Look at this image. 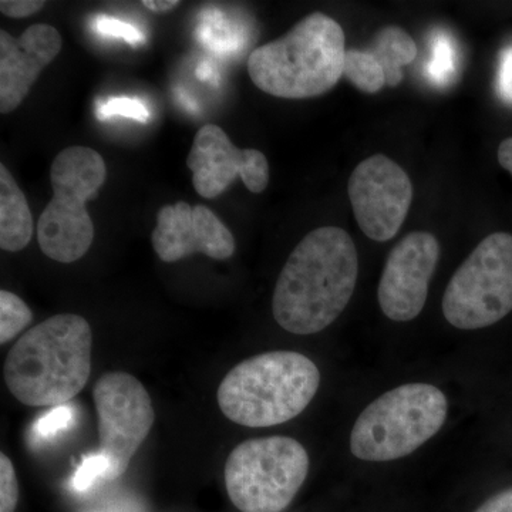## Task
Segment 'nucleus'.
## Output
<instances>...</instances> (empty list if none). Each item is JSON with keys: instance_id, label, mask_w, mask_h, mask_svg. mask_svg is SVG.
<instances>
[{"instance_id": "obj_1", "label": "nucleus", "mask_w": 512, "mask_h": 512, "mask_svg": "<svg viewBox=\"0 0 512 512\" xmlns=\"http://www.w3.org/2000/svg\"><path fill=\"white\" fill-rule=\"evenodd\" d=\"M359 275V256L345 229L322 227L299 242L276 282L272 312L293 335H315L349 305Z\"/></svg>"}, {"instance_id": "obj_2", "label": "nucleus", "mask_w": 512, "mask_h": 512, "mask_svg": "<svg viewBox=\"0 0 512 512\" xmlns=\"http://www.w3.org/2000/svg\"><path fill=\"white\" fill-rule=\"evenodd\" d=\"M92 348L93 332L86 319L74 313L52 316L9 350L6 386L26 406H63L89 382Z\"/></svg>"}, {"instance_id": "obj_3", "label": "nucleus", "mask_w": 512, "mask_h": 512, "mask_svg": "<svg viewBox=\"0 0 512 512\" xmlns=\"http://www.w3.org/2000/svg\"><path fill=\"white\" fill-rule=\"evenodd\" d=\"M345 56L342 26L323 13H312L281 39L254 50L248 73L255 86L271 96L311 99L338 84Z\"/></svg>"}, {"instance_id": "obj_4", "label": "nucleus", "mask_w": 512, "mask_h": 512, "mask_svg": "<svg viewBox=\"0 0 512 512\" xmlns=\"http://www.w3.org/2000/svg\"><path fill=\"white\" fill-rule=\"evenodd\" d=\"M320 386L318 366L302 353L275 350L235 366L218 387L227 419L251 429L279 426L311 404Z\"/></svg>"}, {"instance_id": "obj_5", "label": "nucleus", "mask_w": 512, "mask_h": 512, "mask_svg": "<svg viewBox=\"0 0 512 512\" xmlns=\"http://www.w3.org/2000/svg\"><path fill=\"white\" fill-rule=\"evenodd\" d=\"M448 400L429 383L402 384L377 397L357 417L350 451L359 460L387 463L414 453L446 423Z\"/></svg>"}, {"instance_id": "obj_6", "label": "nucleus", "mask_w": 512, "mask_h": 512, "mask_svg": "<svg viewBox=\"0 0 512 512\" xmlns=\"http://www.w3.org/2000/svg\"><path fill=\"white\" fill-rule=\"evenodd\" d=\"M106 177V163L92 148L74 146L57 154L50 167L53 198L37 222L43 254L60 264H72L87 254L94 225L86 202L96 197Z\"/></svg>"}, {"instance_id": "obj_7", "label": "nucleus", "mask_w": 512, "mask_h": 512, "mask_svg": "<svg viewBox=\"0 0 512 512\" xmlns=\"http://www.w3.org/2000/svg\"><path fill=\"white\" fill-rule=\"evenodd\" d=\"M308 451L291 437L272 436L238 444L225 463L229 500L242 512H282L308 477Z\"/></svg>"}, {"instance_id": "obj_8", "label": "nucleus", "mask_w": 512, "mask_h": 512, "mask_svg": "<svg viewBox=\"0 0 512 512\" xmlns=\"http://www.w3.org/2000/svg\"><path fill=\"white\" fill-rule=\"evenodd\" d=\"M512 312V235L495 232L478 244L448 282L444 318L454 328H488Z\"/></svg>"}, {"instance_id": "obj_9", "label": "nucleus", "mask_w": 512, "mask_h": 512, "mask_svg": "<svg viewBox=\"0 0 512 512\" xmlns=\"http://www.w3.org/2000/svg\"><path fill=\"white\" fill-rule=\"evenodd\" d=\"M93 400L100 440L96 471L106 480H116L153 429V400L143 383L126 372L101 376L94 384Z\"/></svg>"}, {"instance_id": "obj_10", "label": "nucleus", "mask_w": 512, "mask_h": 512, "mask_svg": "<svg viewBox=\"0 0 512 512\" xmlns=\"http://www.w3.org/2000/svg\"><path fill=\"white\" fill-rule=\"evenodd\" d=\"M348 194L360 229L373 241L386 242L406 220L413 185L399 164L376 154L357 165L350 175Z\"/></svg>"}, {"instance_id": "obj_11", "label": "nucleus", "mask_w": 512, "mask_h": 512, "mask_svg": "<svg viewBox=\"0 0 512 512\" xmlns=\"http://www.w3.org/2000/svg\"><path fill=\"white\" fill-rule=\"evenodd\" d=\"M439 258V241L429 232H412L390 251L377 291L387 318L410 322L420 315Z\"/></svg>"}, {"instance_id": "obj_12", "label": "nucleus", "mask_w": 512, "mask_h": 512, "mask_svg": "<svg viewBox=\"0 0 512 512\" xmlns=\"http://www.w3.org/2000/svg\"><path fill=\"white\" fill-rule=\"evenodd\" d=\"M194 174L192 184L201 197L217 198L237 178L254 194H261L269 184V164L258 150H239L227 133L215 124L201 127L187 158Z\"/></svg>"}, {"instance_id": "obj_13", "label": "nucleus", "mask_w": 512, "mask_h": 512, "mask_svg": "<svg viewBox=\"0 0 512 512\" xmlns=\"http://www.w3.org/2000/svg\"><path fill=\"white\" fill-rule=\"evenodd\" d=\"M151 242L161 261L168 264L198 252L224 261L237 249L234 235L210 208L204 205L191 207L184 201L158 211Z\"/></svg>"}, {"instance_id": "obj_14", "label": "nucleus", "mask_w": 512, "mask_h": 512, "mask_svg": "<svg viewBox=\"0 0 512 512\" xmlns=\"http://www.w3.org/2000/svg\"><path fill=\"white\" fill-rule=\"evenodd\" d=\"M62 47V36L53 26L33 25L19 37L0 30V113L18 109Z\"/></svg>"}, {"instance_id": "obj_15", "label": "nucleus", "mask_w": 512, "mask_h": 512, "mask_svg": "<svg viewBox=\"0 0 512 512\" xmlns=\"http://www.w3.org/2000/svg\"><path fill=\"white\" fill-rule=\"evenodd\" d=\"M33 235V218L28 200L9 173L0 165V248L19 252L28 247Z\"/></svg>"}, {"instance_id": "obj_16", "label": "nucleus", "mask_w": 512, "mask_h": 512, "mask_svg": "<svg viewBox=\"0 0 512 512\" xmlns=\"http://www.w3.org/2000/svg\"><path fill=\"white\" fill-rule=\"evenodd\" d=\"M369 52L382 66L387 86L396 87L402 83L403 67L416 59L417 46L409 33L389 26L376 33Z\"/></svg>"}, {"instance_id": "obj_17", "label": "nucleus", "mask_w": 512, "mask_h": 512, "mask_svg": "<svg viewBox=\"0 0 512 512\" xmlns=\"http://www.w3.org/2000/svg\"><path fill=\"white\" fill-rule=\"evenodd\" d=\"M343 76L348 77L357 89L369 94L380 92L386 84L382 66L365 50H346Z\"/></svg>"}, {"instance_id": "obj_18", "label": "nucleus", "mask_w": 512, "mask_h": 512, "mask_svg": "<svg viewBox=\"0 0 512 512\" xmlns=\"http://www.w3.org/2000/svg\"><path fill=\"white\" fill-rule=\"evenodd\" d=\"M32 319V311L18 295L9 291H0V343L2 345H6L23 329L28 328Z\"/></svg>"}, {"instance_id": "obj_19", "label": "nucleus", "mask_w": 512, "mask_h": 512, "mask_svg": "<svg viewBox=\"0 0 512 512\" xmlns=\"http://www.w3.org/2000/svg\"><path fill=\"white\" fill-rule=\"evenodd\" d=\"M96 116L100 121H106L116 116L140 121V123H147L151 119L150 110L143 100L126 96L97 101Z\"/></svg>"}, {"instance_id": "obj_20", "label": "nucleus", "mask_w": 512, "mask_h": 512, "mask_svg": "<svg viewBox=\"0 0 512 512\" xmlns=\"http://www.w3.org/2000/svg\"><path fill=\"white\" fill-rule=\"evenodd\" d=\"M454 73L453 43L447 36L439 35L433 43V56L427 64V76L434 83L444 84Z\"/></svg>"}, {"instance_id": "obj_21", "label": "nucleus", "mask_w": 512, "mask_h": 512, "mask_svg": "<svg viewBox=\"0 0 512 512\" xmlns=\"http://www.w3.org/2000/svg\"><path fill=\"white\" fill-rule=\"evenodd\" d=\"M94 32L104 37H114L127 42L128 45H141L146 42V36L136 26L124 20L110 18V16H96L92 22Z\"/></svg>"}, {"instance_id": "obj_22", "label": "nucleus", "mask_w": 512, "mask_h": 512, "mask_svg": "<svg viewBox=\"0 0 512 512\" xmlns=\"http://www.w3.org/2000/svg\"><path fill=\"white\" fill-rule=\"evenodd\" d=\"M19 501V484L15 467L5 453L0 454V512H15Z\"/></svg>"}, {"instance_id": "obj_23", "label": "nucleus", "mask_w": 512, "mask_h": 512, "mask_svg": "<svg viewBox=\"0 0 512 512\" xmlns=\"http://www.w3.org/2000/svg\"><path fill=\"white\" fill-rule=\"evenodd\" d=\"M46 2L40 0H3L0 10L9 18H28L45 8Z\"/></svg>"}, {"instance_id": "obj_24", "label": "nucleus", "mask_w": 512, "mask_h": 512, "mask_svg": "<svg viewBox=\"0 0 512 512\" xmlns=\"http://www.w3.org/2000/svg\"><path fill=\"white\" fill-rule=\"evenodd\" d=\"M497 86L500 96L508 103H512V47L501 53Z\"/></svg>"}, {"instance_id": "obj_25", "label": "nucleus", "mask_w": 512, "mask_h": 512, "mask_svg": "<svg viewBox=\"0 0 512 512\" xmlns=\"http://www.w3.org/2000/svg\"><path fill=\"white\" fill-rule=\"evenodd\" d=\"M474 512H512V488L488 498Z\"/></svg>"}, {"instance_id": "obj_26", "label": "nucleus", "mask_w": 512, "mask_h": 512, "mask_svg": "<svg viewBox=\"0 0 512 512\" xmlns=\"http://www.w3.org/2000/svg\"><path fill=\"white\" fill-rule=\"evenodd\" d=\"M498 161H500L501 167L510 171L512 175V137L504 140L498 147Z\"/></svg>"}, {"instance_id": "obj_27", "label": "nucleus", "mask_w": 512, "mask_h": 512, "mask_svg": "<svg viewBox=\"0 0 512 512\" xmlns=\"http://www.w3.org/2000/svg\"><path fill=\"white\" fill-rule=\"evenodd\" d=\"M180 5L181 3L177 0H144L143 2V6L157 13L170 12Z\"/></svg>"}]
</instances>
